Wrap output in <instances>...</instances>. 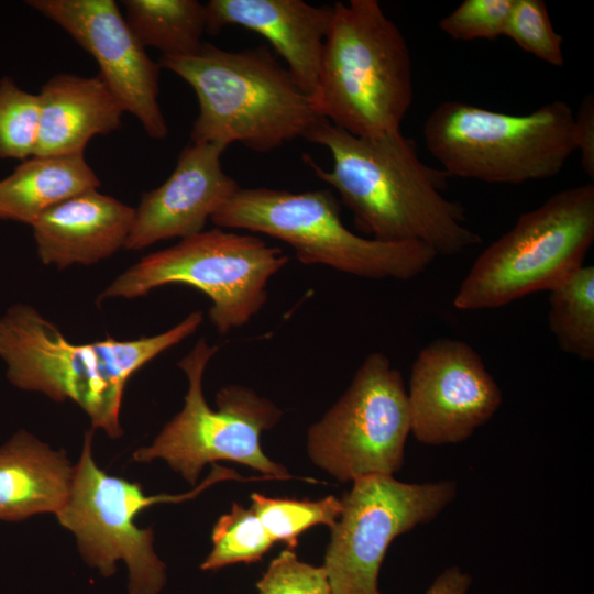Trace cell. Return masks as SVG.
I'll use <instances>...</instances> for the list:
<instances>
[{
	"label": "cell",
	"mask_w": 594,
	"mask_h": 594,
	"mask_svg": "<svg viewBox=\"0 0 594 594\" xmlns=\"http://www.w3.org/2000/svg\"><path fill=\"white\" fill-rule=\"evenodd\" d=\"M411 432L428 446L468 440L502 404V391L466 342L441 338L420 350L407 391Z\"/></svg>",
	"instance_id": "13"
},
{
	"label": "cell",
	"mask_w": 594,
	"mask_h": 594,
	"mask_svg": "<svg viewBox=\"0 0 594 594\" xmlns=\"http://www.w3.org/2000/svg\"><path fill=\"white\" fill-rule=\"evenodd\" d=\"M94 430L86 432L80 459L74 469L69 498L56 514L77 539L84 559L105 576L123 560L129 569L131 594H157L166 581L165 565L153 549L152 528L140 529L134 519L157 503L190 499L211 484L240 479L234 471L213 464L210 475L195 490L180 495L146 496L139 483L108 475L92 458Z\"/></svg>",
	"instance_id": "10"
},
{
	"label": "cell",
	"mask_w": 594,
	"mask_h": 594,
	"mask_svg": "<svg viewBox=\"0 0 594 594\" xmlns=\"http://www.w3.org/2000/svg\"><path fill=\"white\" fill-rule=\"evenodd\" d=\"M122 4L127 22L144 47L184 57L204 45L206 7L197 0H123Z\"/></svg>",
	"instance_id": "21"
},
{
	"label": "cell",
	"mask_w": 594,
	"mask_h": 594,
	"mask_svg": "<svg viewBox=\"0 0 594 594\" xmlns=\"http://www.w3.org/2000/svg\"><path fill=\"white\" fill-rule=\"evenodd\" d=\"M289 258L254 233L222 228L201 231L151 253L121 273L98 297L133 299L183 284L211 301L208 317L220 334L245 326L265 306L271 278Z\"/></svg>",
	"instance_id": "8"
},
{
	"label": "cell",
	"mask_w": 594,
	"mask_h": 594,
	"mask_svg": "<svg viewBox=\"0 0 594 594\" xmlns=\"http://www.w3.org/2000/svg\"><path fill=\"white\" fill-rule=\"evenodd\" d=\"M471 576L458 566L444 570L425 594H466Z\"/></svg>",
	"instance_id": "30"
},
{
	"label": "cell",
	"mask_w": 594,
	"mask_h": 594,
	"mask_svg": "<svg viewBox=\"0 0 594 594\" xmlns=\"http://www.w3.org/2000/svg\"><path fill=\"white\" fill-rule=\"evenodd\" d=\"M411 432L400 372L381 352L370 353L339 400L307 433L316 465L340 482L370 474L393 475L404 463Z\"/></svg>",
	"instance_id": "11"
},
{
	"label": "cell",
	"mask_w": 594,
	"mask_h": 594,
	"mask_svg": "<svg viewBox=\"0 0 594 594\" xmlns=\"http://www.w3.org/2000/svg\"><path fill=\"white\" fill-rule=\"evenodd\" d=\"M504 36L551 66L564 65L563 38L553 29L542 0H513Z\"/></svg>",
	"instance_id": "26"
},
{
	"label": "cell",
	"mask_w": 594,
	"mask_h": 594,
	"mask_svg": "<svg viewBox=\"0 0 594 594\" xmlns=\"http://www.w3.org/2000/svg\"><path fill=\"white\" fill-rule=\"evenodd\" d=\"M219 348L200 339L179 362L188 380L183 409L168 421L153 443L135 451V461L163 459L195 484L207 463L228 460L248 465L271 480L290 477L284 466L262 451L260 437L280 419L282 411L251 388L229 385L211 409L202 392L205 370Z\"/></svg>",
	"instance_id": "9"
},
{
	"label": "cell",
	"mask_w": 594,
	"mask_h": 594,
	"mask_svg": "<svg viewBox=\"0 0 594 594\" xmlns=\"http://www.w3.org/2000/svg\"><path fill=\"white\" fill-rule=\"evenodd\" d=\"M251 499V508L272 540L284 542L289 550L298 546L305 530L320 524L331 528L342 512L341 499L332 495L319 501H297L254 493Z\"/></svg>",
	"instance_id": "23"
},
{
	"label": "cell",
	"mask_w": 594,
	"mask_h": 594,
	"mask_svg": "<svg viewBox=\"0 0 594 594\" xmlns=\"http://www.w3.org/2000/svg\"><path fill=\"white\" fill-rule=\"evenodd\" d=\"M205 7L206 32L218 34L228 25H239L260 34L314 102L333 6L316 7L302 0H210Z\"/></svg>",
	"instance_id": "16"
},
{
	"label": "cell",
	"mask_w": 594,
	"mask_h": 594,
	"mask_svg": "<svg viewBox=\"0 0 594 594\" xmlns=\"http://www.w3.org/2000/svg\"><path fill=\"white\" fill-rule=\"evenodd\" d=\"M594 241V185L562 189L476 257L453 298L459 310L505 306L551 290L583 265Z\"/></svg>",
	"instance_id": "7"
},
{
	"label": "cell",
	"mask_w": 594,
	"mask_h": 594,
	"mask_svg": "<svg viewBox=\"0 0 594 594\" xmlns=\"http://www.w3.org/2000/svg\"><path fill=\"white\" fill-rule=\"evenodd\" d=\"M573 120L562 100L520 116L448 100L427 117L422 133L450 177L518 185L562 170L575 153Z\"/></svg>",
	"instance_id": "6"
},
{
	"label": "cell",
	"mask_w": 594,
	"mask_h": 594,
	"mask_svg": "<svg viewBox=\"0 0 594 594\" xmlns=\"http://www.w3.org/2000/svg\"><path fill=\"white\" fill-rule=\"evenodd\" d=\"M99 186L84 154L31 156L0 179V220L32 226L54 206Z\"/></svg>",
	"instance_id": "20"
},
{
	"label": "cell",
	"mask_w": 594,
	"mask_h": 594,
	"mask_svg": "<svg viewBox=\"0 0 594 594\" xmlns=\"http://www.w3.org/2000/svg\"><path fill=\"white\" fill-rule=\"evenodd\" d=\"M74 469L63 452L18 431L0 447V520L57 514L69 498Z\"/></svg>",
	"instance_id": "19"
},
{
	"label": "cell",
	"mask_w": 594,
	"mask_h": 594,
	"mask_svg": "<svg viewBox=\"0 0 594 594\" xmlns=\"http://www.w3.org/2000/svg\"><path fill=\"white\" fill-rule=\"evenodd\" d=\"M304 139L330 152L329 170L308 155L304 158L339 194L362 235L421 243L437 256L455 255L481 243L480 234L465 224L463 205L443 195L450 176L425 164L416 142L400 130L356 136L320 117Z\"/></svg>",
	"instance_id": "1"
},
{
	"label": "cell",
	"mask_w": 594,
	"mask_h": 594,
	"mask_svg": "<svg viewBox=\"0 0 594 594\" xmlns=\"http://www.w3.org/2000/svg\"><path fill=\"white\" fill-rule=\"evenodd\" d=\"M513 0H464L439 21L440 30L457 41L504 36Z\"/></svg>",
	"instance_id": "27"
},
{
	"label": "cell",
	"mask_w": 594,
	"mask_h": 594,
	"mask_svg": "<svg viewBox=\"0 0 594 594\" xmlns=\"http://www.w3.org/2000/svg\"><path fill=\"white\" fill-rule=\"evenodd\" d=\"M134 213L135 208L98 189L74 196L31 226L37 255L59 270L108 258L124 248Z\"/></svg>",
	"instance_id": "17"
},
{
	"label": "cell",
	"mask_w": 594,
	"mask_h": 594,
	"mask_svg": "<svg viewBox=\"0 0 594 594\" xmlns=\"http://www.w3.org/2000/svg\"><path fill=\"white\" fill-rule=\"evenodd\" d=\"M455 495L453 481L404 483L386 474L352 481L322 565L331 594H380L378 573L392 541L433 520Z\"/></svg>",
	"instance_id": "12"
},
{
	"label": "cell",
	"mask_w": 594,
	"mask_h": 594,
	"mask_svg": "<svg viewBox=\"0 0 594 594\" xmlns=\"http://www.w3.org/2000/svg\"><path fill=\"white\" fill-rule=\"evenodd\" d=\"M210 220L218 228L283 241L305 265H323L369 279H413L437 257L421 243L383 242L352 232L330 189L293 193L240 187Z\"/></svg>",
	"instance_id": "5"
},
{
	"label": "cell",
	"mask_w": 594,
	"mask_h": 594,
	"mask_svg": "<svg viewBox=\"0 0 594 594\" xmlns=\"http://www.w3.org/2000/svg\"><path fill=\"white\" fill-rule=\"evenodd\" d=\"M33 156L84 154L89 141L121 128L124 110L102 78L56 74L41 88Z\"/></svg>",
	"instance_id": "18"
},
{
	"label": "cell",
	"mask_w": 594,
	"mask_h": 594,
	"mask_svg": "<svg viewBox=\"0 0 594 594\" xmlns=\"http://www.w3.org/2000/svg\"><path fill=\"white\" fill-rule=\"evenodd\" d=\"M256 585L260 594H331L323 568L300 561L289 549L270 563Z\"/></svg>",
	"instance_id": "28"
},
{
	"label": "cell",
	"mask_w": 594,
	"mask_h": 594,
	"mask_svg": "<svg viewBox=\"0 0 594 594\" xmlns=\"http://www.w3.org/2000/svg\"><path fill=\"white\" fill-rule=\"evenodd\" d=\"M224 151L210 143L185 146L169 177L143 194L124 248L142 250L204 231L207 221L240 188L222 168Z\"/></svg>",
	"instance_id": "15"
},
{
	"label": "cell",
	"mask_w": 594,
	"mask_h": 594,
	"mask_svg": "<svg viewBox=\"0 0 594 594\" xmlns=\"http://www.w3.org/2000/svg\"><path fill=\"white\" fill-rule=\"evenodd\" d=\"M40 131V97L8 76L0 79V158L34 155Z\"/></svg>",
	"instance_id": "25"
},
{
	"label": "cell",
	"mask_w": 594,
	"mask_h": 594,
	"mask_svg": "<svg viewBox=\"0 0 594 594\" xmlns=\"http://www.w3.org/2000/svg\"><path fill=\"white\" fill-rule=\"evenodd\" d=\"M26 3L77 42L97 62L99 76L124 112L147 135L165 139L168 127L158 103L160 64L147 55L113 0H30Z\"/></svg>",
	"instance_id": "14"
},
{
	"label": "cell",
	"mask_w": 594,
	"mask_h": 594,
	"mask_svg": "<svg viewBox=\"0 0 594 594\" xmlns=\"http://www.w3.org/2000/svg\"><path fill=\"white\" fill-rule=\"evenodd\" d=\"M212 550L201 570H217L233 563L260 561L275 543L252 508L233 504L212 529Z\"/></svg>",
	"instance_id": "24"
},
{
	"label": "cell",
	"mask_w": 594,
	"mask_h": 594,
	"mask_svg": "<svg viewBox=\"0 0 594 594\" xmlns=\"http://www.w3.org/2000/svg\"><path fill=\"white\" fill-rule=\"evenodd\" d=\"M548 323L560 349L594 360V266L582 265L549 290Z\"/></svg>",
	"instance_id": "22"
},
{
	"label": "cell",
	"mask_w": 594,
	"mask_h": 594,
	"mask_svg": "<svg viewBox=\"0 0 594 594\" xmlns=\"http://www.w3.org/2000/svg\"><path fill=\"white\" fill-rule=\"evenodd\" d=\"M332 6L314 98L317 113L356 136L400 130L414 98L406 38L377 0Z\"/></svg>",
	"instance_id": "4"
},
{
	"label": "cell",
	"mask_w": 594,
	"mask_h": 594,
	"mask_svg": "<svg viewBox=\"0 0 594 594\" xmlns=\"http://www.w3.org/2000/svg\"><path fill=\"white\" fill-rule=\"evenodd\" d=\"M160 66L184 79L197 96L191 143L227 150L239 142L267 153L304 138L320 118L311 98L264 45L231 52L204 43L190 56H162Z\"/></svg>",
	"instance_id": "3"
},
{
	"label": "cell",
	"mask_w": 594,
	"mask_h": 594,
	"mask_svg": "<svg viewBox=\"0 0 594 594\" xmlns=\"http://www.w3.org/2000/svg\"><path fill=\"white\" fill-rule=\"evenodd\" d=\"M573 143L580 153L581 166L585 174L594 179V98L586 95L574 114Z\"/></svg>",
	"instance_id": "29"
},
{
	"label": "cell",
	"mask_w": 594,
	"mask_h": 594,
	"mask_svg": "<svg viewBox=\"0 0 594 594\" xmlns=\"http://www.w3.org/2000/svg\"><path fill=\"white\" fill-rule=\"evenodd\" d=\"M202 321L204 314L194 311L152 337L77 344L31 305L15 304L0 316V359L13 386L76 403L94 429L116 439L122 435L120 410L130 377L194 334Z\"/></svg>",
	"instance_id": "2"
}]
</instances>
